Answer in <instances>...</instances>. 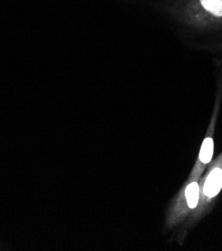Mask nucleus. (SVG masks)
<instances>
[{
	"label": "nucleus",
	"mask_w": 222,
	"mask_h": 251,
	"mask_svg": "<svg viewBox=\"0 0 222 251\" xmlns=\"http://www.w3.org/2000/svg\"><path fill=\"white\" fill-rule=\"evenodd\" d=\"M222 188V169L216 168L210 172L204 185V193L208 197H214Z\"/></svg>",
	"instance_id": "1"
},
{
	"label": "nucleus",
	"mask_w": 222,
	"mask_h": 251,
	"mask_svg": "<svg viewBox=\"0 0 222 251\" xmlns=\"http://www.w3.org/2000/svg\"><path fill=\"white\" fill-rule=\"evenodd\" d=\"M196 3L211 17L222 18V0H196Z\"/></svg>",
	"instance_id": "2"
},
{
	"label": "nucleus",
	"mask_w": 222,
	"mask_h": 251,
	"mask_svg": "<svg viewBox=\"0 0 222 251\" xmlns=\"http://www.w3.org/2000/svg\"><path fill=\"white\" fill-rule=\"evenodd\" d=\"M185 196L188 206L190 208H194L197 205V202H198V198H199V186L196 182L190 183L185 191Z\"/></svg>",
	"instance_id": "3"
},
{
	"label": "nucleus",
	"mask_w": 222,
	"mask_h": 251,
	"mask_svg": "<svg viewBox=\"0 0 222 251\" xmlns=\"http://www.w3.org/2000/svg\"><path fill=\"white\" fill-rule=\"evenodd\" d=\"M213 154V140L210 137H207L204 139L201 150H200V161L203 163H208L211 160Z\"/></svg>",
	"instance_id": "4"
}]
</instances>
